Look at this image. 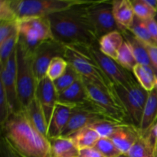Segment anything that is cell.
I'll use <instances>...</instances> for the list:
<instances>
[{"mask_svg":"<svg viewBox=\"0 0 157 157\" xmlns=\"http://www.w3.org/2000/svg\"><path fill=\"white\" fill-rule=\"evenodd\" d=\"M91 2L84 1L48 15L54 39L64 45L90 46L99 42L87 12V6Z\"/></svg>","mask_w":157,"mask_h":157,"instance_id":"obj_1","label":"cell"},{"mask_svg":"<svg viewBox=\"0 0 157 157\" xmlns=\"http://www.w3.org/2000/svg\"><path fill=\"white\" fill-rule=\"evenodd\" d=\"M1 133L19 157H51L48 138L34 127L24 110L12 113Z\"/></svg>","mask_w":157,"mask_h":157,"instance_id":"obj_2","label":"cell"},{"mask_svg":"<svg viewBox=\"0 0 157 157\" xmlns=\"http://www.w3.org/2000/svg\"><path fill=\"white\" fill-rule=\"evenodd\" d=\"M64 59L82 78L92 81L107 91L116 93L114 84L91 55L89 46L82 44L65 45Z\"/></svg>","mask_w":157,"mask_h":157,"instance_id":"obj_3","label":"cell"},{"mask_svg":"<svg viewBox=\"0 0 157 157\" xmlns=\"http://www.w3.org/2000/svg\"><path fill=\"white\" fill-rule=\"evenodd\" d=\"M33 54L18 41L16 47L17 91L23 110L35 98L37 81L33 70Z\"/></svg>","mask_w":157,"mask_h":157,"instance_id":"obj_4","label":"cell"},{"mask_svg":"<svg viewBox=\"0 0 157 157\" xmlns=\"http://www.w3.org/2000/svg\"><path fill=\"white\" fill-rule=\"evenodd\" d=\"M85 0H10L17 19L45 17L80 4Z\"/></svg>","mask_w":157,"mask_h":157,"instance_id":"obj_5","label":"cell"},{"mask_svg":"<svg viewBox=\"0 0 157 157\" xmlns=\"http://www.w3.org/2000/svg\"><path fill=\"white\" fill-rule=\"evenodd\" d=\"M51 39L54 37L47 16L18 21V42L33 53L41 43Z\"/></svg>","mask_w":157,"mask_h":157,"instance_id":"obj_6","label":"cell"},{"mask_svg":"<svg viewBox=\"0 0 157 157\" xmlns=\"http://www.w3.org/2000/svg\"><path fill=\"white\" fill-rule=\"evenodd\" d=\"M82 79L90 102L104 110L114 121L130 122L124 106L117 93L107 91L86 78H82Z\"/></svg>","mask_w":157,"mask_h":157,"instance_id":"obj_7","label":"cell"},{"mask_svg":"<svg viewBox=\"0 0 157 157\" xmlns=\"http://www.w3.org/2000/svg\"><path fill=\"white\" fill-rule=\"evenodd\" d=\"M115 90L124 106L129 121L139 128L149 91L138 82L127 87L115 86Z\"/></svg>","mask_w":157,"mask_h":157,"instance_id":"obj_8","label":"cell"},{"mask_svg":"<svg viewBox=\"0 0 157 157\" xmlns=\"http://www.w3.org/2000/svg\"><path fill=\"white\" fill-rule=\"evenodd\" d=\"M101 121L114 120L90 101L76 106L72 108L70 120L61 136L69 137L78 130Z\"/></svg>","mask_w":157,"mask_h":157,"instance_id":"obj_9","label":"cell"},{"mask_svg":"<svg viewBox=\"0 0 157 157\" xmlns=\"http://www.w3.org/2000/svg\"><path fill=\"white\" fill-rule=\"evenodd\" d=\"M87 12L99 40L112 32L123 31L113 16V1H92L87 6Z\"/></svg>","mask_w":157,"mask_h":157,"instance_id":"obj_10","label":"cell"},{"mask_svg":"<svg viewBox=\"0 0 157 157\" xmlns=\"http://www.w3.org/2000/svg\"><path fill=\"white\" fill-rule=\"evenodd\" d=\"M89 50L114 86L127 87L137 82L132 72L126 70L117 62L116 60L107 56L101 52L99 42L89 46Z\"/></svg>","mask_w":157,"mask_h":157,"instance_id":"obj_11","label":"cell"},{"mask_svg":"<svg viewBox=\"0 0 157 157\" xmlns=\"http://www.w3.org/2000/svg\"><path fill=\"white\" fill-rule=\"evenodd\" d=\"M65 45L55 39L43 41L33 54V70L37 83L46 76L52 60L58 57L64 58Z\"/></svg>","mask_w":157,"mask_h":157,"instance_id":"obj_12","label":"cell"},{"mask_svg":"<svg viewBox=\"0 0 157 157\" xmlns=\"http://www.w3.org/2000/svg\"><path fill=\"white\" fill-rule=\"evenodd\" d=\"M0 84L2 86L6 92L12 113L21 111L23 110L20 105L17 91L16 48L12 52L6 64L0 67Z\"/></svg>","mask_w":157,"mask_h":157,"instance_id":"obj_13","label":"cell"},{"mask_svg":"<svg viewBox=\"0 0 157 157\" xmlns=\"http://www.w3.org/2000/svg\"><path fill=\"white\" fill-rule=\"evenodd\" d=\"M58 94L54 82L47 76L37 83L35 98L42 107L47 121L48 127L55 106L58 103Z\"/></svg>","mask_w":157,"mask_h":157,"instance_id":"obj_14","label":"cell"},{"mask_svg":"<svg viewBox=\"0 0 157 157\" xmlns=\"http://www.w3.org/2000/svg\"><path fill=\"white\" fill-rule=\"evenodd\" d=\"M73 107L58 102L55 107L48 127V138H57L61 136L70 120Z\"/></svg>","mask_w":157,"mask_h":157,"instance_id":"obj_15","label":"cell"},{"mask_svg":"<svg viewBox=\"0 0 157 157\" xmlns=\"http://www.w3.org/2000/svg\"><path fill=\"white\" fill-rule=\"evenodd\" d=\"M58 102L73 107L90 102L82 77L68 88L58 94Z\"/></svg>","mask_w":157,"mask_h":157,"instance_id":"obj_16","label":"cell"},{"mask_svg":"<svg viewBox=\"0 0 157 157\" xmlns=\"http://www.w3.org/2000/svg\"><path fill=\"white\" fill-rule=\"evenodd\" d=\"M140 136L139 128L131 123H129L125 127L115 132L109 138L114 143L121 153L126 154Z\"/></svg>","mask_w":157,"mask_h":157,"instance_id":"obj_17","label":"cell"},{"mask_svg":"<svg viewBox=\"0 0 157 157\" xmlns=\"http://www.w3.org/2000/svg\"><path fill=\"white\" fill-rule=\"evenodd\" d=\"M157 121V89L149 91L139 130L142 136H147Z\"/></svg>","mask_w":157,"mask_h":157,"instance_id":"obj_18","label":"cell"},{"mask_svg":"<svg viewBox=\"0 0 157 157\" xmlns=\"http://www.w3.org/2000/svg\"><path fill=\"white\" fill-rule=\"evenodd\" d=\"M121 33L124 36V40L130 45L133 55L137 61V64L153 67L146 44L138 39L128 29H124L121 32Z\"/></svg>","mask_w":157,"mask_h":157,"instance_id":"obj_19","label":"cell"},{"mask_svg":"<svg viewBox=\"0 0 157 157\" xmlns=\"http://www.w3.org/2000/svg\"><path fill=\"white\" fill-rule=\"evenodd\" d=\"M24 111L34 127L43 136L48 137V124L45 115L36 98L32 100Z\"/></svg>","mask_w":157,"mask_h":157,"instance_id":"obj_20","label":"cell"},{"mask_svg":"<svg viewBox=\"0 0 157 157\" xmlns=\"http://www.w3.org/2000/svg\"><path fill=\"white\" fill-rule=\"evenodd\" d=\"M113 13L122 30L130 27L135 16L130 0H113Z\"/></svg>","mask_w":157,"mask_h":157,"instance_id":"obj_21","label":"cell"},{"mask_svg":"<svg viewBox=\"0 0 157 157\" xmlns=\"http://www.w3.org/2000/svg\"><path fill=\"white\" fill-rule=\"evenodd\" d=\"M51 157H79L80 150L68 137L51 138Z\"/></svg>","mask_w":157,"mask_h":157,"instance_id":"obj_22","label":"cell"},{"mask_svg":"<svg viewBox=\"0 0 157 157\" xmlns=\"http://www.w3.org/2000/svg\"><path fill=\"white\" fill-rule=\"evenodd\" d=\"M124 42L122 33L118 31L112 32L104 35L99 40V48L107 56L117 60L118 52Z\"/></svg>","mask_w":157,"mask_h":157,"instance_id":"obj_23","label":"cell"},{"mask_svg":"<svg viewBox=\"0 0 157 157\" xmlns=\"http://www.w3.org/2000/svg\"><path fill=\"white\" fill-rule=\"evenodd\" d=\"M133 74L137 82L147 91H151L156 87L157 75L153 67L137 64L134 67Z\"/></svg>","mask_w":157,"mask_h":157,"instance_id":"obj_24","label":"cell"},{"mask_svg":"<svg viewBox=\"0 0 157 157\" xmlns=\"http://www.w3.org/2000/svg\"><path fill=\"white\" fill-rule=\"evenodd\" d=\"M79 150L94 147L97 141L101 138L98 133L90 127H87L78 130L69 136Z\"/></svg>","mask_w":157,"mask_h":157,"instance_id":"obj_25","label":"cell"},{"mask_svg":"<svg viewBox=\"0 0 157 157\" xmlns=\"http://www.w3.org/2000/svg\"><path fill=\"white\" fill-rule=\"evenodd\" d=\"M127 29L130 30L138 39L143 41L144 44L147 45L157 46L156 42L152 38L144 20L140 19L135 15L131 25Z\"/></svg>","mask_w":157,"mask_h":157,"instance_id":"obj_26","label":"cell"},{"mask_svg":"<svg viewBox=\"0 0 157 157\" xmlns=\"http://www.w3.org/2000/svg\"><path fill=\"white\" fill-rule=\"evenodd\" d=\"M155 146L150 140L140 136L126 154L128 157H154Z\"/></svg>","mask_w":157,"mask_h":157,"instance_id":"obj_27","label":"cell"},{"mask_svg":"<svg viewBox=\"0 0 157 157\" xmlns=\"http://www.w3.org/2000/svg\"><path fill=\"white\" fill-rule=\"evenodd\" d=\"M129 123L117 121H101L91 124L89 127L94 130L101 137L109 138L115 132L125 127Z\"/></svg>","mask_w":157,"mask_h":157,"instance_id":"obj_28","label":"cell"},{"mask_svg":"<svg viewBox=\"0 0 157 157\" xmlns=\"http://www.w3.org/2000/svg\"><path fill=\"white\" fill-rule=\"evenodd\" d=\"M81 78V76L77 72V71L68 64L64 73L59 78L53 81L58 94H61L64 90L68 88Z\"/></svg>","mask_w":157,"mask_h":157,"instance_id":"obj_29","label":"cell"},{"mask_svg":"<svg viewBox=\"0 0 157 157\" xmlns=\"http://www.w3.org/2000/svg\"><path fill=\"white\" fill-rule=\"evenodd\" d=\"M116 61L120 65L132 73L134 67L137 64V61L133 55V52L125 40L118 52L117 58Z\"/></svg>","mask_w":157,"mask_h":157,"instance_id":"obj_30","label":"cell"},{"mask_svg":"<svg viewBox=\"0 0 157 157\" xmlns=\"http://www.w3.org/2000/svg\"><path fill=\"white\" fill-rule=\"evenodd\" d=\"M94 148L103 157H117L123 154L114 143L107 137H101L95 144Z\"/></svg>","mask_w":157,"mask_h":157,"instance_id":"obj_31","label":"cell"},{"mask_svg":"<svg viewBox=\"0 0 157 157\" xmlns=\"http://www.w3.org/2000/svg\"><path fill=\"white\" fill-rule=\"evenodd\" d=\"M18 41V32L0 44V67L4 65L12 52L16 48Z\"/></svg>","mask_w":157,"mask_h":157,"instance_id":"obj_32","label":"cell"},{"mask_svg":"<svg viewBox=\"0 0 157 157\" xmlns=\"http://www.w3.org/2000/svg\"><path fill=\"white\" fill-rule=\"evenodd\" d=\"M130 2L136 17L144 21L155 18L157 12L147 5L145 0H130Z\"/></svg>","mask_w":157,"mask_h":157,"instance_id":"obj_33","label":"cell"},{"mask_svg":"<svg viewBox=\"0 0 157 157\" xmlns=\"http://www.w3.org/2000/svg\"><path fill=\"white\" fill-rule=\"evenodd\" d=\"M67 66L68 63L64 58L58 57L54 58L49 64L46 76L50 78L52 81H55L64 73Z\"/></svg>","mask_w":157,"mask_h":157,"instance_id":"obj_34","label":"cell"},{"mask_svg":"<svg viewBox=\"0 0 157 157\" xmlns=\"http://www.w3.org/2000/svg\"><path fill=\"white\" fill-rule=\"evenodd\" d=\"M18 32V21H0V44Z\"/></svg>","mask_w":157,"mask_h":157,"instance_id":"obj_35","label":"cell"},{"mask_svg":"<svg viewBox=\"0 0 157 157\" xmlns=\"http://www.w3.org/2000/svg\"><path fill=\"white\" fill-rule=\"evenodd\" d=\"M12 114L10 106L2 86L0 84V127H2Z\"/></svg>","mask_w":157,"mask_h":157,"instance_id":"obj_36","label":"cell"},{"mask_svg":"<svg viewBox=\"0 0 157 157\" xmlns=\"http://www.w3.org/2000/svg\"><path fill=\"white\" fill-rule=\"evenodd\" d=\"M16 20L18 19L11 7L10 0H0V21Z\"/></svg>","mask_w":157,"mask_h":157,"instance_id":"obj_37","label":"cell"},{"mask_svg":"<svg viewBox=\"0 0 157 157\" xmlns=\"http://www.w3.org/2000/svg\"><path fill=\"white\" fill-rule=\"evenodd\" d=\"M0 157H19L2 136L0 141Z\"/></svg>","mask_w":157,"mask_h":157,"instance_id":"obj_38","label":"cell"},{"mask_svg":"<svg viewBox=\"0 0 157 157\" xmlns=\"http://www.w3.org/2000/svg\"><path fill=\"white\" fill-rule=\"evenodd\" d=\"M146 45H147V51L149 52L153 68L154 69L157 75V46L147 45V44H146Z\"/></svg>","mask_w":157,"mask_h":157,"instance_id":"obj_39","label":"cell"},{"mask_svg":"<svg viewBox=\"0 0 157 157\" xmlns=\"http://www.w3.org/2000/svg\"><path fill=\"white\" fill-rule=\"evenodd\" d=\"M146 25L148 28L150 33L151 35L152 38H153L157 44V21L155 18H150V19L146 20Z\"/></svg>","mask_w":157,"mask_h":157,"instance_id":"obj_40","label":"cell"},{"mask_svg":"<svg viewBox=\"0 0 157 157\" xmlns=\"http://www.w3.org/2000/svg\"><path fill=\"white\" fill-rule=\"evenodd\" d=\"M79 157H103L94 147L84 149L79 151Z\"/></svg>","mask_w":157,"mask_h":157,"instance_id":"obj_41","label":"cell"},{"mask_svg":"<svg viewBox=\"0 0 157 157\" xmlns=\"http://www.w3.org/2000/svg\"><path fill=\"white\" fill-rule=\"evenodd\" d=\"M145 137H147L150 140V142L153 144V145H156L157 142V121L156 123L154 124V125L153 126V127L150 130V133H148L147 136Z\"/></svg>","mask_w":157,"mask_h":157,"instance_id":"obj_42","label":"cell"},{"mask_svg":"<svg viewBox=\"0 0 157 157\" xmlns=\"http://www.w3.org/2000/svg\"><path fill=\"white\" fill-rule=\"evenodd\" d=\"M147 5L157 12V0H145Z\"/></svg>","mask_w":157,"mask_h":157,"instance_id":"obj_43","label":"cell"},{"mask_svg":"<svg viewBox=\"0 0 157 157\" xmlns=\"http://www.w3.org/2000/svg\"><path fill=\"white\" fill-rule=\"evenodd\" d=\"M154 157H157V142L155 145V150H154Z\"/></svg>","mask_w":157,"mask_h":157,"instance_id":"obj_44","label":"cell"},{"mask_svg":"<svg viewBox=\"0 0 157 157\" xmlns=\"http://www.w3.org/2000/svg\"><path fill=\"white\" fill-rule=\"evenodd\" d=\"M117 157H128V156H127V154H124V153H123V154L120 155V156H117Z\"/></svg>","mask_w":157,"mask_h":157,"instance_id":"obj_45","label":"cell"},{"mask_svg":"<svg viewBox=\"0 0 157 157\" xmlns=\"http://www.w3.org/2000/svg\"><path fill=\"white\" fill-rule=\"evenodd\" d=\"M155 19H156V21H157V13H156V16H155Z\"/></svg>","mask_w":157,"mask_h":157,"instance_id":"obj_46","label":"cell"},{"mask_svg":"<svg viewBox=\"0 0 157 157\" xmlns=\"http://www.w3.org/2000/svg\"><path fill=\"white\" fill-rule=\"evenodd\" d=\"M156 88L157 89V81H156Z\"/></svg>","mask_w":157,"mask_h":157,"instance_id":"obj_47","label":"cell"}]
</instances>
